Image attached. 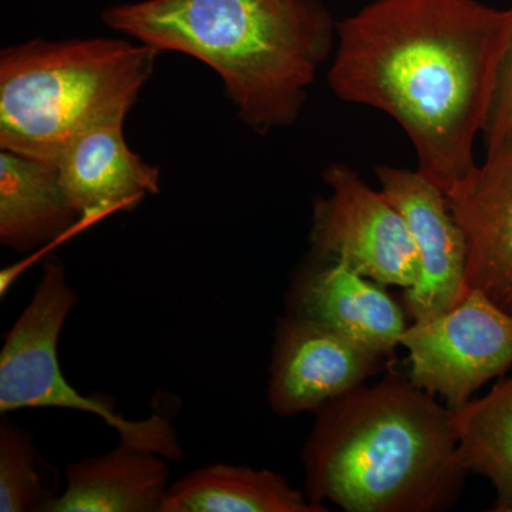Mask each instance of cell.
I'll return each instance as SVG.
<instances>
[{"mask_svg": "<svg viewBox=\"0 0 512 512\" xmlns=\"http://www.w3.org/2000/svg\"><path fill=\"white\" fill-rule=\"evenodd\" d=\"M508 29V9L480 0H373L336 26L329 87L392 117L447 192L477 165Z\"/></svg>", "mask_w": 512, "mask_h": 512, "instance_id": "6da1fadb", "label": "cell"}, {"mask_svg": "<svg viewBox=\"0 0 512 512\" xmlns=\"http://www.w3.org/2000/svg\"><path fill=\"white\" fill-rule=\"evenodd\" d=\"M101 19L158 52L207 64L258 134L299 119L338 26L322 0H141L110 6Z\"/></svg>", "mask_w": 512, "mask_h": 512, "instance_id": "7a4b0ae2", "label": "cell"}, {"mask_svg": "<svg viewBox=\"0 0 512 512\" xmlns=\"http://www.w3.org/2000/svg\"><path fill=\"white\" fill-rule=\"evenodd\" d=\"M305 447L308 497L346 512L451 507L468 474L453 410L410 377L389 373L316 412Z\"/></svg>", "mask_w": 512, "mask_h": 512, "instance_id": "3957f363", "label": "cell"}, {"mask_svg": "<svg viewBox=\"0 0 512 512\" xmlns=\"http://www.w3.org/2000/svg\"><path fill=\"white\" fill-rule=\"evenodd\" d=\"M158 52L128 37L33 39L0 55V148L57 165L90 127L127 119Z\"/></svg>", "mask_w": 512, "mask_h": 512, "instance_id": "277c9868", "label": "cell"}, {"mask_svg": "<svg viewBox=\"0 0 512 512\" xmlns=\"http://www.w3.org/2000/svg\"><path fill=\"white\" fill-rule=\"evenodd\" d=\"M77 303L57 259L43 266L42 278L25 311L6 335L0 352V413L22 409H67L100 417L117 431L121 443L153 451L168 461L183 457L170 421L160 414L128 420L109 402L86 397L67 382L57 357V342L67 316Z\"/></svg>", "mask_w": 512, "mask_h": 512, "instance_id": "5b68a950", "label": "cell"}, {"mask_svg": "<svg viewBox=\"0 0 512 512\" xmlns=\"http://www.w3.org/2000/svg\"><path fill=\"white\" fill-rule=\"evenodd\" d=\"M322 177L329 194L313 201L311 258L338 262L383 286L412 288L419 254L399 210L348 164H330Z\"/></svg>", "mask_w": 512, "mask_h": 512, "instance_id": "8992f818", "label": "cell"}, {"mask_svg": "<svg viewBox=\"0 0 512 512\" xmlns=\"http://www.w3.org/2000/svg\"><path fill=\"white\" fill-rule=\"evenodd\" d=\"M410 379L456 410L485 383L512 367V316L468 289L447 311L416 319L402 342Z\"/></svg>", "mask_w": 512, "mask_h": 512, "instance_id": "52a82bcc", "label": "cell"}, {"mask_svg": "<svg viewBox=\"0 0 512 512\" xmlns=\"http://www.w3.org/2000/svg\"><path fill=\"white\" fill-rule=\"evenodd\" d=\"M384 357L342 333L289 313L276 329L269 406L281 417L316 413L365 384Z\"/></svg>", "mask_w": 512, "mask_h": 512, "instance_id": "ba28073f", "label": "cell"}, {"mask_svg": "<svg viewBox=\"0 0 512 512\" xmlns=\"http://www.w3.org/2000/svg\"><path fill=\"white\" fill-rule=\"evenodd\" d=\"M376 177L419 254V279L404 289V309L413 320L447 311L467 292V249L446 192L419 170L379 165Z\"/></svg>", "mask_w": 512, "mask_h": 512, "instance_id": "9c48e42d", "label": "cell"}, {"mask_svg": "<svg viewBox=\"0 0 512 512\" xmlns=\"http://www.w3.org/2000/svg\"><path fill=\"white\" fill-rule=\"evenodd\" d=\"M446 192L466 239V288L512 316V137Z\"/></svg>", "mask_w": 512, "mask_h": 512, "instance_id": "30bf717a", "label": "cell"}, {"mask_svg": "<svg viewBox=\"0 0 512 512\" xmlns=\"http://www.w3.org/2000/svg\"><path fill=\"white\" fill-rule=\"evenodd\" d=\"M289 302L291 315L312 320L384 355L400 345L409 326L404 309L383 285L338 262L312 259L293 279Z\"/></svg>", "mask_w": 512, "mask_h": 512, "instance_id": "8fae6325", "label": "cell"}, {"mask_svg": "<svg viewBox=\"0 0 512 512\" xmlns=\"http://www.w3.org/2000/svg\"><path fill=\"white\" fill-rule=\"evenodd\" d=\"M124 121H104L83 131L57 163L64 188L87 225L133 210L160 191V170L128 147Z\"/></svg>", "mask_w": 512, "mask_h": 512, "instance_id": "7c38bea8", "label": "cell"}, {"mask_svg": "<svg viewBox=\"0 0 512 512\" xmlns=\"http://www.w3.org/2000/svg\"><path fill=\"white\" fill-rule=\"evenodd\" d=\"M86 225L57 165L0 148V244L16 252L52 247Z\"/></svg>", "mask_w": 512, "mask_h": 512, "instance_id": "4fadbf2b", "label": "cell"}, {"mask_svg": "<svg viewBox=\"0 0 512 512\" xmlns=\"http://www.w3.org/2000/svg\"><path fill=\"white\" fill-rule=\"evenodd\" d=\"M67 487L43 512H161L168 460L153 451L120 446L66 468Z\"/></svg>", "mask_w": 512, "mask_h": 512, "instance_id": "5bb4252c", "label": "cell"}, {"mask_svg": "<svg viewBox=\"0 0 512 512\" xmlns=\"http://www.w3.org/2000/svg\"><path fill=\"white\" fill-rule=\"evenodd\" d=\"M271 470L212 464L171 484L161 512H325Z\"/></svg>", "mask_w": 512, "mask_h": 512, "instance_id": "9a60e30c", "label": "cell"}, {"mask_svg": "<svg viewBox=\"0 0 512 512\" xmlns=\"http://www.w3.org/2000/svg\"><path fill=\"white\" fill-rule=\"evenodd\" d=\"M453 416L468 473L493 484L494 511L512 512V376L453 410Z\"/></svg>", "mask_w": 512, "mask_h": 512, "instance_id": "2e32d148", "label": "cell"}, {"mask_svg": "<svg viewBox=\"0 0 512 512\" xmlns=\"http://www.w3.org/2000/svg\"><path fill=\"white\" fill-rule=\"evenodd\" d=\"M36 447L28 430L2 414L0 423V511L45 510L56 495L43 487L35 467Z\"/></svg>", "mask_w": 512, "mask_h": 512, "instance_id": "e0dca14e", "label": "cell"}, {"mask_svg": "<svg viewBox=\"0 0 512 512\" xmlns=\"http://www.w3.org/2000/svg\"><path fill=\"white\" fill-rule=\"evenodd\" d=\"M508 12L510 29L507 43L498 67L490 110L481 133L485 150L500 146L512 137V8L508 9Z\"/></svg>", "mask_w": 512, "mask_h": 512, "instance_id": "ac0fdd59", "label": "cell"}]
</instances>
